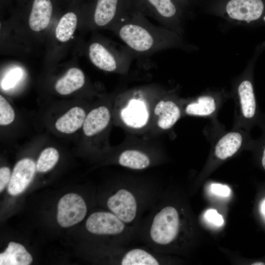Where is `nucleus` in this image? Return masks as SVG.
Wrapping results in <instances>:
<instances>
[{
    "label": "nucleus",
    "mask_w": 265,
    "mask_h": 265,
    "mask_svg": "<svg viewBox=\"0 0 265 265\" xmlns=\"http://www.w3.org/2000/svg\"><path fill=\"white\" fill-rule=\"evenodd\" d=\"M59 157L58 151L53 147H48L41 153L36 163V170L46 172L52 169L57 162Z\"/></svg>",
    "instance_id": "nucleus-21"
},
{
    "label": "nucleus",
    "mask_w": 265,
    "mask_h": 265,
    "mask_svg": "<svg viewBox=\"0 0 265 265\" xmlns=\"http://www.w3.org/2000/svg\"><path fill=\"white\" fill-rule=\"evenodd\" d=\"M135 8L163 26L173 28L178 23L179 12L173 0H132Z\"/></svg>",
    "instance_id": "nucleus-6"
},
{
    "label": "nucleus",
    "mask_w": 265,
    "mask_h": 265,
    "mask_svg": "<svg viewBox=\"0 0 265 265\" xmlns=\"http://www.w3.org/2000/svg\"><path fill=\"white\" fill-rule=\"evenodd\" d=\"M96 26H113L134 8L132 0H94L91 5Z\"/></svg>",
    "instance_id": "nucleus-4"
},
{
    "label": "nucleus",
    "mask_w": 265,
    "mask_h": 265,
    "mask_svg": "<svg viewBox=\"0 0 265 265\" xmlns=\"http://www.w3.org/2000/svg\"><path fill=\"white\" fill-rule=\"evenodd\" d=\"M226 9L231 18L249 23L261 17L264 4L262 0H230Z\"/></svg>",
    "instance_id": "nucleus-9"
},
{
    "label": "nucleus",
    "mask_w": 265,
    "mask_h": 265,
    "mask_svg": "<svg viewBox=\"0 0 265 265\" xmlns=\"http://www.w3.org/2000/svg\"><path fill=\"white\" fill-rule=\"evenodd\" d=\"M84 83L83 72L78 68L73 67L69 69L64 76L56 81L55 89L59 94L67 95L81 88Z\"/></svg>",
    "instance_id": "nucleus-13"
},
{
    "label": "nucleus",
    "mask_w": 265,
    "mask_h": 265,
    "mask_svg": "<svg viewBox=\"0 0 265 265\" xmlns=\"http://www.w3.org/2000/svg\"><path fill=\"white\" fill-rule=\"evenodd\" d=\"M148 188L126 186L117 187L107 198V207L110 212L137 232L141 214L151 201V192Z\"/></svg>",
    "instance_id": "nucleus-2"
},
{
    "label": "nucleus",
    "mask_w": 265,
    "mask_h": 265,
    "mask_svg": "<svg viewBox=\"0 0 265 265\" xmlns=\"http://www.w3.org/2000/svg\"><path fill=\"white\" fill-rule=\"evenodd\" d=\"M86 116L85 111L82 108L73 107L56 120L55 128L64 133H72L83 126Z\"/></svg>",
    "instance_id": "nucleus-12"
},
{
    "label": "nucleus",
    "mask_w": 265,
    "mask_h": 265,
    "mask_svg": "<svg viewBox=\"0 0 265 265\" xmlns=\"http://www.w3.org/2000/svg\"><path fill=\"white\" fill-rule=\"evenodd\" d=\"M32 261L31 255L22 244L10 242L6 250L0 254V265H28Z\"/></svg>",
    "instance_id": "nucleus-15"
},
{
    "label": "nucleus",
    "mask_w": 265,
    "mask_h": 265,
    "mask_svg": "<svg viewBox=\"0 0 265 265\" xmlns=\"http://www.w3.org/2000/svg\"><path fill=\"white\" fill-rule=\"evenodd\" d=\"M15 112L8 101L0 96V125L6 126L10 124L15 119Z\"/></svg>",
    "instance_id": "nucleus-22"
},
{
    "label": "nucleus",
    "mask_w": 265,
    "mask_h": 265,
    "mask_svg": "<svg viewBox=\"0 0 265 265\" xmlns=\"http://www.w3.org/2000/svg\"><path fill=\"white\" fill-rule=\"evenodd\" d=\"M77 21V16L74 12L69 11L64 14L56 27L55 34L56 39L61 42L69 41L76 30Z\"/></svg>",
    "instance_id": "nucleus-19"
},
{
    "label": "nucleus",
    "mask_w": 265,
    "mask_h": 265,
    "mask_svg": "<svg viewBox=\"0 0 265 265\" xmlns=\"http://www.w3.org/2000/svg\"><path fill=\"white\" fill-rule=\"evenodd\" d=\"M88 55L92 63L99 69L114 72L128 66L133 54L127 48L113 52L101 43L95 42L90 45Z\"/></svg>",
    "instance_id": "nucleus-5"
},
{
    "label": "nucleus",
    "mask_w": 265,
    "mask_h": 265,
    "mask_svg": "<svg viewBox=\"0 0 265 265\" xmlns=\"http://www.w3.org/2000/svg\"><path fill=\"white\" fill-rule=\"evenodd\" d=\"M23 75L22 70L16 68L11 70L3 79L1 85L3 89H8L13 87L20 80Z\"/></svg>",
    "instance_id": "nucleus-23"
},
{
    "label": "nucleus",
    "mask_w": 265,
    "mask_h": 265,
    "mask_svg": "<svg viewBox=\"0 0 265 265\" xmlns=\"http://www.w3.org/2000/svg\"><path fill=\"white\" fill-rule=\"evenodd\" d=\"M11 178L10 170L7 167L0 168V191L1 192L8 185Z\"/></svg>",
    "instance_id": "nucleus-26"
},
{
    "label": "nucleus",
    "mask_w": 265,
    "mask_h": 265,
    "mask_svg": "<svg viewBox=\"0 0 265 265\" xmlns=\"http://www.w3.org/2000/svg\"><path fill=\"white\" fill-rule=\"evenodd\" d=\"M121 116L127 125L133 128H140L146 124L148 113L144 102L132 99L121 111Z\"/></svg>",
    "instance_id": "nucleus-11"
},
{
    "label": "nucleus",
    "mask_w": 265,
    "mask_h": 265,
    "mask_svg": "<svg viewBox=\"0 0 265 265\" xmlns=\"http://www.w3.org/2000/svg\"><path fill=\"white\" fill-rule=\"evenodd\" d=\"M110 119L109 109L101 106L93 109L86 116L82 129L87 136L94 135L104 130Z\"/></svg>",
    "instance_id": "nucleus-10"
},
{
    "label": "nucleus",
    "mask_w": 265,
    "mask_h": 265,
    "mask_svg": "<svg viewBox=\"0 0 265 265\" xmlns=\"http://www.w3.org/2000/svg\"><path fill=\"white\" fill-rule=\"evenodd\" d=\"M242 136L238 132H230L223 135L215 147V155L220 159H225L234 155L240 148Z\"/></svg>",
    "instance_id": "nucleus-16"
},
{
    "label": "nucleus",
    "mask_w": 265,
    "mask_h": 265,
    "mask_svg": "<svg viewBox=\"0 0 265 265\" xmlns=\"http://www.w3.org/2000/svg\"><path fill=\"white\" fill-rule=\"evenodd\" d=\"M87 211L86 204L80 195L74 193H68L58 202L57 222L62 227L72 226L81 221Z\"/></svg>",
    "instance_id": "nucleus-7"
},
{
    "label": "nucleus",
    "mask_w": 265,
    "mask_h": 265,
    "mask_svg": "<svg viewBox=\"0 0 265 265\" xmlns=\"http://www.w3.org/2000/svg\"><path fill=\"white\" fill-rule=\"evenodd\" d=\"M132 53L150 55L174 46L176 37L167 28L155 26L135 7L113 26Z\"/></svg>",
    "instance_id": "nucleus-1"
},
{
    "label": "nucleus",
    "mask_w": 265,
    "mask_h": 265,
    "mask_svg": "<svg viewBox=\"0 0 265 265\" xmlns=\"http://www.w3.org/2000/svg\"><path fill=\"white\" fill-rule=\"evenodd\" d=\"M118 163L120 165L130 169L142 170L149 166L151 159L147 155L141 151L127 150L120 155Z\"/></svg>",
    "instance_id": "nucleus-18"
},
{
    "label": "nucleus",
    "mask_w": 265,
    "mask_h": 265,
    "mask_svg": "<svg viewBox=\"0 0 265 265\" xmlns=\"http://www.w3.org/2000/svg\"><path fill=\"white\" fill-rule=\"evenodd\" d=\"M242 113L247 119L252 118L256 111V102L251 82L247 80L242 81L238 87Z\"/></svg>",
    "instance_id": "nucleus-17"
},
{
    "label": "nucleus",
    "mask_w": 265,
    "mask_h": 265,
    "mask_svg": "<svg viewBox=\"0 0 265 265\" xmlns=\"http://www.w3.org/2000/svg\"><path fill=\"white\" fill-rule=\"evenodd\" d=\"M36 170V164L29 158L19 160L15 165L10 182L8 192L13 196L22 193L32 181Z\"/></svg>",
    "instance_id": "nucleus-8"
},
{
    "label": "nucleus",
    "mask_w": 265,
    "mask_h": 265,
    "mask_svg": "<svg viewBox=\"0 0 265 265\" xmlns=\"http://www.w3.org/2000/svg\"><path fill=\"white\" fill-rule=\"evenodd\" d=\"M252 265H265V264H264L263 263H255L254 264H253Z\"/></svg>",
    "instance_id": "nucleus-29"
},
{
    "label": "nucleus",
    "mask_w": 265,
    "mask_h": 265,
    "mask_svg": "<svg viewBox=\"0 0 265 265\" xmlns=\"http://www.w3.org/2000/svg\"><path fill=\"white\" fill-rule=\"evenodd\" d=\"M87 231L93 235L110 237L118 245H126L137 236V230L131 227L112 212H96L85 222Z\"/></svg>",
    "instance_id": "nucleus-3"
},
{
    "label": "nucleus",
    "mask_w": 265,
    "mask_h": 265,
    "mask_svg": "<svg viewBox=\"0 0 265 265\" xmlns=\"http://www.w3.org/2000/svg\"><path fill=\"white\" fill-rule=\"evenodd\" d=\"M204 217L208 221L217 226H221L224 223L222 216L214 209L208 210L205 212Z\"/></svg>",
    "instance_id": "nucleus-24"
},
{
    "label": "nucleus",
    "mask_w": 265,
    "mask_h": 265,
    "mask_svg": "<svg viewBox=\"0 0 265 265\" xmlns=\"http://www.w3.org/2000/svg\"><path fill=\"white\" fill-rule=\"evenodd\" d=\"M262 163L264 168L265 169V146L263 150Z\"/></svg>",
    "instance_id": "nucleus-28"
},
{
    "label": "nucleus",
    "mask_w": 265,
    "mask_h": 265,
    "mask_svg": "<svg viewBox=\"0 0 265 265\" xmlns=\"http://www.w3.org/2000/svg\"><path fill=\"white\" fill-rule=\"evenodd\" d=\"M154 112L159 116L158 126L163 130L171 128L181 116L179 107L171 101H159L155 108Z\"/></svg>",
    "instance_id": "nucleus-14"
},
{
    "label": "nucleus",
    "mask_w": 265,
    "mask_h": 265,
    "mask_svg": "<svg viewBox=\"0 0 265 265\" xmlns=\"http://www.w3.org/2000/svg\"><path fill=\"white\" fill-rule=\"evenodd\" d=\"M215 109L216 103L214 98L204 96L199 98L196 102L188 105L186 111L189 115L205 116L212 114Z\"/></svg>",
    "instance_id": "nucleus-20"
},
{
    "label": "nucleus",
    "mask_w": 265,
    "mask_h": 265,
    "mask_svg": "<svg viewBox=\"0 0 265 265\" xmlns=\"http://www.w3.org/2000/svg\"><path fill=\"white\" fill-rule=\"evenodd\" d=\"M210 189L212 193L222 197L228 196L231 193V189L228 186L220 184H211Z\"/></svg>",
    "instance_id": "nucleus-25"
},
{
    "label": "nucleus",
    "mask_w": 265,
    "mask_h": 265,
    "mask_svg": "<svg viewBox=\"0 0 265 265\" xmlns=\"http://www.w3.org/2000/svg\"><path fill=\"white\" fill-rule=\"evenodd\" d=\"M261 212L265 218V199L263 200L260 205Z\"/></svg>",
    "instance_id": "nucleus-27"
},
{
    "label": "nucleus",
    "mask_w": 265,
    "mask_h": 265,
    "mask_svg": "<svg viewBox=\"0 0 265 265\" xmlns=\"http://www.w3.org/2000/svg\"><path fill=\"white\" fill-rule=\"evenodd\" d=\"M174 0V1L176 2V3L177 4V2H178V1H179V2H182L181 1L183 0Z\"/></svg>",
    "instance_id": "nucleus-30"
}]
</instances>
